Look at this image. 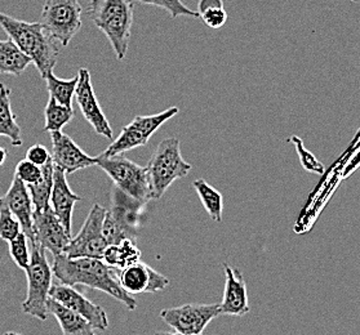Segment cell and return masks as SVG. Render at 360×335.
Masks as SVG:
<instances>
[{
  "label": "cell",
  "instance_id": "23",
  "mask_svg": "<svg viewBox=\"0 0 360 335\" xmlns=\"http://www.w3.org/2000/svg\"><path fill=\"white\" fill-rule=\"evenodd\" d=\"M102 261L114 268L122 270L141 261V251L137 248L136 240L124 239L117 244L108 245Z\"/></svg>",
  "mask_w": 360,
  "mask_h": 335
},
{
  "label": "cell",
  "instance_id": "1",
  "mask_svg": "<svg viewBox=\"0 0 360 335\" xmlns=\"http://www.w3.org/2000/svg\"><path fill=\"white\" fill-rule=\"evenodd\" d=\"M52 271L58 280L68 285H84L88 288L101 290L115 298L134 311L137 301L122 288L117 279V268L105 263L98 258H69L65 254L53 256Z\"/></svg>",
  "mask_w": 360,
  "mask_h": 335
},
{
  "label": "cell",
  "instance_id": "30",
  "mask_svg": "<svg viewBox=\"0 0 360 335\" xmlns=\"http://www.w3.org/2000/svg\"><path fill=\"white\" fill-rule=\"evenodd\" d=\"M9 254L20 268L26 270L30 263V250H29V239L21 231L13 240L9 242Z\"/></svg>",
  "mask_w": 360,
  "mask_h": 335
},
{
  "label": "cell",
  "instance_id": "27",
  "mask_svg": "<svg viewBox=\"0 0 360 335\" xmlns=\"http://www.w3.org/2000/svg\"><path fill=\"white\" fill-rule=\"evenodd\" d=\"M44 117H46V125H44L46 132L61 131L65 125L69 124L72 120L74 110L72 107H68L58 103L53 97H49L47 106L44 110Z\"/></svg>",
  "mask_w": 360,
  "mask_h": 335
},
{
  "label": "cell",
  "instance_id": "29",
  "mask_svg": "<svg viewBox=\"0 0 360 335\" xmlns=\"http://www.w3.org/2000/svg\"><path fill=\"white\" fill-rule=\"evenodd\" d=\"M134 1L165 9L172 18H177L180 16L193 17V18L199 17V13L196 11L188 8L181 0H134Z\"/></svg>",
  "mask_w": 360,
  "mask_h": 335
},
{
  "label": "cell",
  "instance_id": "22",
  "mask_svg": "<svg viewBox=\"0 0 360 335\" xmlns=\"http://www.w3.org/2000/svg\"><path fill=\"white\" fill-rule=\"evenodd\" d=\"M30 63L32 58L25 55L12 40H0V75L18 77Z\"/></svg>",
  "mask_w": 360,
  "mask_h": 335
},
{
  "label": "cell",
  "instance_id": "25",
  "mask_svg": "<svg viewBox=\"0 0 360 335\" xmlns=\"http://www.w3.org/2000/svg\"><path fill=\"white\" fill-rule=\"evenodd\" d=\"M193 188H195L198 195L200 197V202L203 204L207 213L210 214L212 221L221 222L224 214V199L221 192L204 180H196L193 183Z\"/></svg>",
  "mask_w": 360,
  "mask_h": 335
},
{
  "label": "cell",
  "instance_id": "6",
  "mask_svg": "<svg viewBox=\"0 0 360 335\" xmlns=\"http://www.w3.org/2000/svg\"><path fill=\"white\" fill-rule=\"evenodd\" d=\"M97 165L115 183L117 190L139 203L146 204L151 197L149 172L146 166L131 162L124 156H98Z\"/></svg>",
  "mask_w": 360,
  "mask_h": 335
},
{
  "label": "cell",
  "instance_id": "26",
  "mask_svg": "<svg viewBox=\"0 0 360 335\" xmlns=\"http://www.w3.org/2000/svg\"><path fill=\"white\" fill-rule=\"evenodd\" d=\"M47 80V89L49 97H53L56 101L63 106L71 107L72 98L75 97L77 84H78L79 75L77 74L74 78L60 79L53 74V70L49 71L46 77Z\"/></svg>",
  "mask_w": 360,
  "mask_h": 335
},
{
  "label": "cell",
  "instance_id": "19",
  "mask_svg": "<svg viewBox=\"0 0 360 335\" xmlns=\"http://www.w3.org/2000/svg\"><path fill=\"white\" fill-rule=\"evenodd\" d=\"M51 202H52V209L55 211L56 216L61 221L66 231L71 234V219H72L74 205L78 202H82V197L75 195L71 191L70 186L66 180V172L57 165H55V169H53V188L51 194Z\"/></svg>",
  "mask_w": 360,
  "mask_h": 335
},
{
  "label": "cell",
  "instance_id": "18",
  "mask_svg": "<svg viewBox=\"0 0 360 335\" xmlns=\"http://www.w3.org/2000/svg\"><path fill=\"white\" fill-rule=\"evenodd\" d=\"M0 205L7 206L9 211L13 213V216L20 221L22 232L26 235L29 242H34V230H32L34 205H32V196L27 186L17 176H15L7 194L0 196Z\"/></svg>",
  "mask_w": 360,
  "mask_h": 335
},
{
  "label": "cell",
  "instance_id": "31",
  "mask_svg": "<svg viewBox=\"0 0 360 335\" xmlns=\"http://www.w3.org/2000/svg\"><path fill=\"white\" fill-rule=\"evenodd\" d=\"M22 231L20 221L13 216L7 206L0 205V237L4 242H11Z\"/></svg>",
  "mask_w": 360,
  "mask_h": 335
},
{
  "label": "cell",
  "instance_id": "24",
  "mask_svg": "<svg viewBox=\"0 0 360 335\" xmlns=\"http://www.w3.org/2000/svg\"><path fill=\"white\" fill-rule=\"evenodd\" d=\"M41 168V176L39 180L32 185H26L32 196L34 211H43L49 206L51 194L53 188V169L55 164L52 157Z\"/></svg>",
  "mask_w": 360,
  "mask_h": 335
},
{
  "label": "cell",
  "instance_id": "10",
  "mask_svg": "<svg viewBox=\"0 0 360 335\" xmlns=\"http://www.w3.org/2000/svg\"><path fill=\"white\" fill-rule=\"evenodd\" d=\"M106 209L94 204L86 217L84 225L77 237L71 239L65 247L63 254L69 258H98L102 259L108 248V242L103 236V219Z\"/></svg>",
  "mask_w": 360,
  "mask_h": 335
},
{
  "label": "cell",
  "instance_id": "16",
  "mask_svg": "<svg viewBox=\"0 0 360 335\" xmlns=\"http://www.w3.org/2000/svg\"><path fill=\"white\" fill-rule=\"evenodd\" d=\"M51 140L53 148V164L63 168L66 174H72L82 169L97 165L98 156L86 155L69 136L63 134L61 131L51 132Z\"/></svg>",
  "mask_w": 360,
  "mask_h": 335
},
{
  "label": "cell",
  "instance_id": "20",
  "mask_svg": "<svg viewBox=\"0 0 360 335\" xmlns=\"http://www.w3.org/2000/svg\"><path fill=\"white\" fill-rule=\"evenodd\" d=\"M47 312L48 315L55 316L65 335H94L96 333L92 325L83 316L52 296H48Z\"/></svg>",
  "mask_w": 360,
  "mask_h": 335
},
{
  "label": "cell",
  "instance_id": "4",
  "mask_svg": "<svg viewBox=\"0 0 360 335\" xmlns=\"http://www.w3.org/2000/svg\"><path fill=\"white\" fill-rule=\"evenodd\" d=\"M150 188L153 200L160 199L165 191L179 178L186 177L191 171V164L181 155L180 140L165 138L158 145L148 164Z\"/></svg>",
  "mask_w": 360,
  "mask_h": 335
},
{
  "label": "cell",
  "instance_id": "14",
  "mask_svg": "<svg viewBox=\"0 0 360 335\" xmlns=\"http://www.w3.org/2000/svg\"><path fill=\"white\" fill-rule=\"evenodd\" d=\"M79 80L75 91V98L78 102L79 109L86 121L94 126L97 134L103 136L108 140H112V129L108 119L102 112L101 106L98 105L97 97L94 94L91 72L82 67L78 72Z\"/></svg>",
  "mask_w": 360,
  "mask_h": 335
},
{
  "label": "cell",
  "instance_id": "2",
  "mask_svg": "<svg viewBox=\"0 0 360 335\" xmlns=\"http://www.w3.org/2000/svg\"><path fill=\"white\" fill-rule=\"evenodd\" d=\"M0 27L25 55L32 58L41 78L55 69L60 55L58 43L46 30L41 22H26L0 12Z\"/></svg>",
  "mask_w": 360,
  "mask_h": 335
},
{
  "label": "cell",
  "instance_id": "13",
  "mask_svg": "<svg viewBox=\"0 0 360 335\" xmlns=\"http://www.w3.org/2000/svg\"><path fill=\"white\" fill-rule=\"evenodd\" d=\"M49 296L55 298L56 301L65 304L66 307L71 308L72 311L77 312L80 316L92 325L94 330L103 331L109 327V320L105 310L92 303L86 296L80 294L78 290L72 288L68 284H55L49 289Z\"/></svg>",
  "mask_w": 360,
  "mask_h": 335
},
{
  "label": "cell",
  "instance_id": "9",
  "mask_svg": "<svg viewBox=\"0 0 360 335\" xmlns=\"http://www.w3.org/2000/svg\"><path fill=\"white\" fill-rule=\"evenodd\" d=\"M180 112L179 107H169L160 114L148 115V117H136L134 120L123 128L117 140H114L103 156L120 155L126 151L136 147L145 146L149 142L151 136L165 124V121L171 120Z\"/></svg>",
  "mask_w": 360,
  "mask_h": 335
},
{
  "label": "cell",
  "instance_id": "17",
  "mask_svg": "<svg viewBox=\"0 0 360 335\" xmlns=\"http://www.w3.org/2000/svg\"><path fill=\"white\" fill-rule=\"evenodd\" d=\"M225 290L219 303V313L225 316H244L250 312L247 285L240 270L224 265Z\"/></svg>",
  "mask_w": 360,
  "mask_h": 335
},
{
  "label": "cell",
  "instance_id": "5",
  "mask_svg": "<svg viewBox=\"0 0 360 335\" xmlns=\"http://www.w3.org/2000/svg\"><path fill=\"white\" fill-rule=\"evenodd\" d=\"M30 263L27 265V296L22 303V311L32 317L46 321L48 317L47 299L52 287V267L48 263L46 251L37 242H29Z\"/></svg>",
  "mask_w": 360,
  "mask_h": 335
},
{
  "label": "cell",
  "instance_id": "12",
  "mask_svg": "<svg viewBox=\"0 0 360 335\" xmlns=\"http://www.w3.org/2000/svg\"><path fill=\"white\" fill-rule=\"evenodd\" d=\"M32 230L34 242L49 250L53 256L63 254L65 247L71 240L70 232L66 231L51 205L43 211H34Z\"/></svg>",
  "mask_w": 360,
  "mask_h": 335
},
{
  "label": "cell",
  "instance_id": "11",
  "mask_svg": "<svg viewBox=\"0 0 360 335\" xmlns=\"http://www.w3.org/2000/svg\"><path fill=\"white\" fill-rule=\"evenodd\" d=\"M221 316L219 303H188L181 307L167 308L160 312V317L174 333L182 335H198L203 333L210 322Z\"/></svg>",
  "mask_w": 360,
  "mask_h": 335
},
{
  "label": "cell",
  "instance_id": "8",
  "mask_svg": "<svg viewBox=\"0 0 360 335\" xmlns=\"http://www.w3.org/2000/svg\"><path fill=\"white\" fill-rule=\"evenodd\" d=\"M143 204L136 202L117 190L112 208L106 211L103 219V236L109 245L117 244L124 239L136 240L140 226V211Z\"/></svg>",
  "mask_w": 360,
  "mask_h": 335
},
{
  "label": "cell",
  "instance_id": "33",
  "mask_svg": "<svg viewBox=\"0 0 360 335\" xmlns=\"http://www.w3.org/2000/svg\"><path fill=\"white\" fill-rule=\"evenodd\" d=\"M51 157L52 156L49 154L47 147L43 146V145H39V143L32 146L26 152V159L30 160L32 163L37 164L38 166H43Z\"/></svg>",
  "mask_w": 360,
  "mask_h": 335
},
{
  "label": "cell",
  "instance_id": "28",
  "mask_svg": "<svg viewBox=\"0 0 360 335\" xmlns=\"http://www.w3.org/2000/svg\"><path fill=\"white\" fill-rule=\"evenodd\" d=\"M196 12L204 24L214 30L226 24L227 12L224 8L222 0H199Z\"/></svg>",
  "mask_w": 360,
  "mask_h": 335
},
{
  "label": "cell",
  "instance_id": "34",
  "mask_svg": "<svg viewBox=\"0 0 360 335\" xmlns=\"http://www.w3.org/2000/svg\"><path fill=\"white\" fill-rule=\"evenodd\" d=\"M7 150H4V148L0 146V166L3 165V164L6 163V160H7Z\"/></svg>",
  "mask_w": 360,
  "mask_h": 335
},
{
  "label": "cell",
  "instance_id": "7",
  "mask_svg": "<svg viewBox=\"0 0 360 335\" xmlns=\"http://www.w3.org/2000/svg\"><path fill=\"white\" fill-rule=\"evenodd\" d=\"M82 12L79 0H46L41 24L57 43L68 47L82 29Z\"/></svg>",
  "mask_w": 360,
  "mask_h": 335
},
{
  "label": "cell",
  "instance_id": "3",
  "mask_svg": "<svg viewBox=\"0 0 360 335\" xmlns=\"http://www.w3.org/2000/svg\"><path fill=\"white\" fill-rule=\"evenodd\" d=\"M134 0H91L88 16L109 39L119 61L124 60L134 25Z\"/></svg>",
  "mask_w": 360,
  "mask_h": 335
},
{
  "label": "cell",
  "instance_id": "21",
  "mask_svg": "<svg viewBox=\"0 0 360 335\" xmlns=\"http://www.w3.org/2000/svg\"><path fill=\"white\" fill-rule=\"evenodd\" d=\"M0 136L9 138L12 146H22L21 128L11 105V89L3 83H0Z\"/></svg>",
  "mask_w": 360,
  "mask_h": 335
},
{
  "label": "cell",
  "instance_id": "32",
  "mask_svg": "<svg viewBox=\"0 0 360 335\" xmlns=\"http://www.w3.org/2000/svg\"><path fill=\"white\" fill-rule=\"evenodd\" d=\"M15 176L22 180L25 185H32L39 180L41 176V168L37 164L32 163L30 160L24 159L17 164Z\"/></svg>",
  "mask_w": 360,
  "mask_h": 335
},
{
  "label": "cell",
  "instance_id": "15",
  "mask_svg": "<svg viewBox=\"0 0 360 335\" xmlns=\"http://www.w3.org/2000/svg\"><path fill=\"white\" fill-rule=\"evenodd\" d=\"M117 279L122 288L129 294H155L165 290L169 284L165 275L158 272L146 263H142L141 261L117 270Z\"/></svg>",
  "mask_w": 360,
  "mask_h": 335
}]
</instances>
